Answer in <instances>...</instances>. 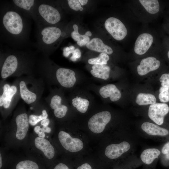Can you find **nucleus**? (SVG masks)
<instances>
[{
  "mask_svg": "<svg viewBox=\"0 0 169 169\" xmlns=\"http://www.w3.org/2000/svg\"><path fill=\"white\" fill-rule=\"evenodd\" d=\"M136 144L135 136L130 129H126L120 138L106 147L104 153L108 163L114 166L134 154Z\"/></svg>",
  "mask_w": 169,
  "mask_h": 169,
  "instance_id": "f257e3e1",
  "label": "nucleus"
},
{
  "mask_svg": "<svg viewBox=\"0 0 169 169\" xmlns=\"http://www.w3.org/2000/svg\"><path fill=\"white\" fill-rule=\"evenodd\" d=\"M142 136L164 142L169 140V128L149 121H144L137 129Z\"/></svg>",
  "mask_w": 169,
  "mask_h": 169,
  "instance_id": "f03ea898",
  "label": "nucleus"
},
{
  "mask_svg": "<svg viewBox=\"0 0 169 169\" xmlns=\"http://www.w3.org/2000/svg\"><path fill=\"white\" fill-rule=\"evenodd\" d=\"M111 118V114L109 111L105 110L97 113L89 119L88 123L89 129L94 133H100L104 131Z\"/></svg>",
  "mask_w": 169,
  "mask_h": 169,
  "instance_id": "7ed1b4c3",
  "label": "nucleus"
},
{
  "mask_svg": "<svg viewBox=\"0 0 169 169\" xmlns=\"http://www.w3.org/2000/svg\"><path fill=\"white\" fill-rule=\"evenodd\" d=\"M3 23L6 30L12 34H19L23 30V26L22 18L15 12H7L3 16Z\"/></svg>",
  "mask_w": 169,
  "mask_h": 169,
  "instance_id": "20e7f679",
  "label": "nucleus"
},
{
  "mask_svg": "<svg viewBox=\"0 0 169 169\" xmlns=\"http://www.w3.org/2000/svg\"><path fill=\"white\" fill-rule=\"evenodd\" d=\"M169 113V106L167 104L156 103L150 105L147 115L152 122L166 127L165 124V118Z\"/></svg>",
  "mask_w": 169,
  "mask_h": 169,
  "instance_id": "39448f33",
  "label": "nucleus"
},
{
  "mask_svg": "<svg viewBox=\"0 0 169 169\" xmlns=\"http://www.w3.org/2000/svg\"><path fill=\"white\" fill-rule=\"evenodd\" d=\"M161 156L160 146L144 149L139 157L143 163V169H155Z\"/></svg>",
  "mask_w": 169,
  "mask_h": 169,
  "instance_id": "423d86ee",
  "label": "nucleus"
},
{
  "mask_svg": "<svg viewBox=\"0 0 169 169\" xmlns=\"http://www.w3.org/2000/svg\"><path fill=\"white\" fill-rule=\"evenodd\" d=\"M105 26L108 33L117 40H122L127 35L126 27L120 20L115 18H108L105 22Z\"/></svg>",
  "mask_w": 169,
  "mask_h": 169,
  "instance_id": "0eeeda50",
  "label": "nucleus"
},
{
  "mask_svg": "<svg viewBox=\"0 0 169 169\" xmlns=\"http://www.w3.org/2000/svg\"><path fill=\"white\" fill-rule=\"evenodd\" d=\"M58 136L59 141L62 146L70 152H79L83 148L84 144L81 139L73 137L69 134L64 131H60Z\"/></svg>",
  "mask_w": 169,
  "mask_h": 169,
  "instance_id": "6e6552de",
  "label": "nucleus"
},
{
  "mask_svg": "<svg viewBox=\"0 0 169 169\" xmlns=\"http://www.w3.org/2000/svg\"><path fill=\"white\" fill-rule=\"evenodd\" d=\"M38 9L41 16L48 23L54 24L58 22L61 19L59 12L51 6L41 4L39 6Z\"/></svg>",
  "mask_w": 169,
  "mask_h": 169,
  "instance_id": "1a4fd4ad",
  "label": "nucleus"
},
{
  "mask_svg": "<svg viewBox=\"0 0 169 169\" xmlns=\"http://www.w3.org/2000/svg\"><path fill=\"white\" fill-rule=\"evenodd\" d=\"M74 72L69 69L60 68L56 72L57 79L62 86L65 88L72 87L76 81Z\"/></svg>",
  "mask_w": 169,
  "mask_h": 169,
  "instance_id": "9d476101",
  "label": "nucleus"
},
{
  "mask_svg": "<svg viewBox=\"0 0 169 169\" xmlns=\"http://www.w3.org/2000/svg\"><path fill=\"white\" fill-rule=\"evenodd\" d=\"M153 40L152 36L148 33L141 34L137 37L135 44L134 50L138 55L145 54L149 49Z\"/></svg>",
  "mask_w": 169,
  "mask_h": 169,
  "instance_id": "9b49d317",
  "label": "nucleus"
},
{
  "mask_svg": "<svg viewBox=\"0 0 169 169\" xmlns=\"http://www.w3.org/2000/svg\"><path fill=\"white\" fill-rule=\"evenodd\" d=\"M160 65V61L153 57H149L143 59L137 67V71L141 76L157 69Z\"/></svg>",
  "mask_w": 169,
  "mask_h": 169,
  "instance_id": "f8f14e48",
  "label": "nucleus"
},
{
  "mask_svg": "<svg viewBox=\"0 0 169 169\" xmlns=\"http://www.w3.org/2000/svg\"><path fill=\"white\" fill-rule=\"evenodd\" d=\"M61 34L60 29L55 27H47L41 31V40L46 45L54 43L60 37Z\"/></svg>",
  "mask_w": 169,
  "mask_h": 169,
  "instance_id": "ddd939ff",
  "label": "nucleus"
},
{
  "mask_svg": "<svg viewBox=\"0 0 169 169\" xmlns=\"http://www.w3.org/2000/svg\"><path fill=\"white\" fill-rule=\"evenodd\" d=\"M17 131L16 138L19 140L23 139L25 137L29 127V121L26 113H22L18 115L15 119Z\"/></svg>",
  "mask_w": 169,
  "mask_h": 169,
  "instance_id": "4468645a",
  "label": "nucleus"
},
{
  "mask_svg": "<svg viewBox=\"0 0 169 169\" xmlns=\"http://www.w3.org/2000/svg\"><path fill=\"white\" fill-rule=\"evenodd\" d=\"M18 61L16 57L13 55L8 56L5 60L1 71L2 78H6L13 74L16 70Z\"/></svg>",
  "mask_w": 169,
  "mask_h": 169,
  "instance_id": "2eb2a0df",
  "label": "nucleus"
},
{
  "mask_svg": "<svg viewBox=\"0 0 169 169\" xmlns=\"http://www.w3.org/2000/svg\"><path fill=\"white\" fill-rule=\"evenodd\" d=\"M99 93L102 97H110V100L113 102L119 100L121 97L120 91L113 84H108L101 87L100 89Z\"/></svg>",
  "mask_w": 169,
  "mask_h": 169,
  "instance_id": "dca6fc26",
  "label": "nucleus"
},
{
  "mask_svg": "<svg viewBox=\"0 0 169 169\" xmlns=\"http://www.w3.org/2000/svg\"><path fill=\"white\" fill-rule=\"evenodd\" d=\"M34 144L36 148L41 151L48 159H51L54 157V148L48 140L44 138L37 137L35 139Z\"/></svg>",
  "mask_w": 169,
  "mask_h": 169,
  "instance_id": "f3484780",
  "label": "nucleus"
},
{
  "mask_svg": "<svg viewBox=\"0 0 169 169\" xmlns=\"http://www.w3.org/2000/svg\"><path fill=\"white\" fill-rule=\"evenodd\" d=\"M142 165L139 158L133 154L113 166V169H136Z\"/></svg>",
  "mask_w": 169,
  "mask_h": 169,
  "instance_id": "a211bd4d",
  "label": "nucleus"
},
{
  "mask_svg": "<svg viewBox=\"0 0 169 169\" xmlns=\"http://www.w3.org/2000/svg\"><path fill=\"white\" fill-rule=\"evenodd\" d=\"M86 46L91 50L107 54H111L113 52L111 47L105 44L103 41L98 38H93L87 44Z\"/></svg>",
  "mask_w": 169,
  "mask_h": 169,
  "instance_id": "6ab92c4d",
  "label": "nucleus"
},
{
  "mask_svg": "<svg viewBox=\"0 0 169 169\" xmlns=\"http://www.w3.org/2000/svg\"><path fill=\"white\" fill-rule=\"evenodd\" d=\"M61 100L60 96L55 95L52 98L50 104L51 108L54 110L55 116L58 118L64 117L68 110L67 106L61 104Z\"/></svg>",
  "mask_w": 169,
  "mask_h": 169,
  "instance_id": "aec40b11",
  "label": "nucleus"
},
{
  "mask_svg": "<svg viewBox=\"0 0 169 169\" xmlns=\"http://www.w3.org/2000/svg\"><path fill=\"white\" fill-rule=\"evenodd\" d=\"M90 71L91 74L94 77L107 80L110 76V68L106 65H93Z\"/></svg>",
  "mask_w": 169,
  "mask_h": 169,
  "instance_id": "412c9836",
  "label": "nucleus"
},
{
  "mask_svg": "<svg viewBox=\"0 0 169 169\" xmlns=\"http://www.w3.org/2000/svg\"><path fill=\"white\" fill-rule=\"evenodd\" d=\"M19 87L21 97L26 103L30 104L36 100V95L28 90L24 81L20 82Z\"/></svg>",
  "mask_w": 169,
  "mask_h": 169,
  "instance_id": "4be33fe9",
  "label": "nucleus"
},
{
  "mask_svg": "<svg viewBox=\"0 0 169 169\" xmlns=\"http://www.w3.org/2000/svg\"><path fill=\"white\" fill-rule=\"evenodd\" d=\"M156 100L152 94L141 93L137 95L136 102L139 105H146L156 103Z\"/></svg>",
  "mask_w": 169,
  "mask_h": 169,
  "instance_id": "5701e85b",
  "label": "nucleus"
},
{
  "mask_svg": "<svg viewBox=\"0 0 169 169\" xmlns=\"http://www.w3.org/2000/svg\"><path fill=\"white\" fill-rule=\"evenodd\" d=\"M139 2L149 13L154 14L160 10L159 3L157 0H140Z\"/></svg>",
  "mask_w": 169,
  "mask_h": 169,
  "instance_id": "b1692460",
  "label": "nucleus"
},
{
  "mask_svg": "<svg viewBox=\"0 0 169 169\" xmlns=\"http://www.w3.org/2000/svg\"><path fill=\"white\" fill-rule=\"evenodd\" d=\"M74 31L71 33V36L73 39L77 41V44L80 47L86 45L90 41L89 37L85 35H81L78 32V27L76 24L73 25Z\"/></svg>",
  "mask_w": 169,
  "mask_h": 169,
  "instance_id": "393cba45",
  "label": "nucleus"
},
{
  "mask_svg": "<svg viewBox=\"0 0 169 169\" xmlns=\"http://www.w3.org/2000/svg\"><path fill=\"white\" fill-rule=\"evenodd\" d=\"M72 104L79 111L84 113L87 110L89 102L86 99L77 96L72 99Z\"/></svg>",
  "mask_w": 169,
  "mask_h": 169,
  "instance_id": "a878e982",
  "label": "nucleus"
},
{
  "mask_svg": "<svg viewBox=\"0 0 169 169\" xmlns=\"http://www.w3.org/2000/svg\"><path fill=\"white\" fill-rule=\"evenodd\" d=\"M161 156L160 159L161 162L165 166H169V140L163 143L160 146Z\"/></svg>",
  "mask_w": 169,
  "mask_h": 169,
  "instance_id": "bb28decb",
  "label": "nucleus"
},
{
  "mask_svg": "<svg viewBox=\"0 0 169 169\" xmlns=\"http://www.w3.org/2000/svg\"><path fill=\"white\" fill-rule=\"evenodd\" d=\"M109 59L107 54L101 53L97 57L89 59L88 62L89 64L93 65H106Z\"/></svg>",
  "mask_w": 169,
  "mask_h": 169,
  "instance_id": "cd10ccee",
  "label": "nucleus"
},
{
  "mask_svg": "<svg viewBox=\"0 0 169 169\" xmlns=\"http://www.w3.org/2000/svg\"><path fill=\"white\" fill-rule=\"evenodd\" d=\"M16 169H39V167L36 162L26 160L18 162L16 166Z\"/></svg>",
  "mask_w": 169,
  "mask_h": 169,
  "instance_id": "c85d7f7f",
  "label": "nucleus"
},
{
  "mask_svg": "<svg viewBox=\"0 0 169 169\" xmlns=\"http://www.w3.org/2000/svg\"><path fill=\"white\" fill-rule=\"evenodd\" d=\"M14 3L18 7L26 10H30L34 3L33 0H14Z\"/></svg>",
  "mask_w": 169,
  "mask_h": 169,
  "instance_id": "c756f323",
  "label": "nucleus"
},
{
  "mask_svg": "<svg viewBox=\"0 0 169 169\" xmlns=\"http://www.w3.org/2000/svg\"><path fill=\"white\" fill-rule=\"evenodd\" d=\"M48 116V115L45 110H43L42 111V114L39 116L31 115L29 117V123L32 125H35L40 121L47 118Z\"/></svg>",
  "mask_w": 169,
  "mask_h": 169,
  "instance_id": "7c9ffc66",
  "label": "nucleus"
},
{
  "mask_svg": "<svg viewBox=\"0 0 169 169\" xmlns=\"http://www.w3.org/2000/svg\"><path fill=\"white\" fill-rule=\"evenodd\" d=\"M159 91V98L160 101L163 103L169 101V88L161 86Z\"/></svg>",
  "mask_w": 169,
  "mask_h": 169,
  "instance_id": "2f4dec72",
  "label": "nucleus"
},
{
  "mask_svg": "<svg viewBox=\"0 0 169 169\" xmlns=\"http://www.w3.org/2000/svg\"><path fill=\"white\" fill-rule=\"evenodd\" d=\"M17 91V89L15 86L12 85L10 87L9 92L4 101L3 105L4 108H8L9 107L12 98L16 93Z\"/></svg>",
  "mask_w": 169,
  "mask_h": 169,
  "instance_id": "473e14b6",
  "label": "nucleus"
},
{
  "mask_svg": "<svg viewBox=\"0 0 169 169\" xmlns=\"http://www.w3.org/2000/svg\"><path fill=\"white\" fill-rule=\"evenodd\" d=\"M10 87L8 84H5L3 87V93L0 97V106L3 105L4 101L9 92Z\"/></svg>",
  "mask_w": 169,
  "mask_h": 169,
  "instance_id": "72a5a7b5",
  "label": "nucleus"
},
{
  "mask_svg": "<svg viewBox=\"0 0 169 169\" xmlns=\"http://www.w3.org/2000/svg\"><path fill=\"white\" fill-rule=\"evenodd\" d=\"M162 86L169 88V74H162L159 79Z\"/></svg>",
  "mask_w": 169,
  "mask_h": 169,
  "instance_id": "f704fd0d",
  "label": "nucleus"
},
{
  "mask_svg": "<svg viewBox=\"0 0 169 169\" xmlns=\"http://www.w3.org/2000/svg\"><path fill=\"white\" fill-rule=\"evenodd\" d=\"M69 7L75 11H78L81 7V4L78 0H68L67 1Z\"/></svg>",
  "mask_w": 169,
  "mask_h": 169,
  "instance_id": "c9c22d12",
  "label": "nucleus"
},
{
  "mask_svg": "<svg viewBox=\"0 0 169 169\" xmlns=\"http://www.w3.org/2000/svg\"><path fill=\"white\" fill-rule=\"evenodd\" d=\"M72 55L70 57V59L73 61H76L77 59L80 58L81 56V52L78 49H75L72 53Z\"/></svg>",
  "mask_w": 169,
  "mask_h": 169,
  "instance_id": "e433bc0d",
  "label": "nucleus"
},
{
  "mask_svg": "<svg viewBox=\"0 0 169 169\" xmlns=\"http://www.w3.org/2000/svg\"><path fill=\"white\" fill-rule=\"evenodd\" d=\"M34 130V132L38 134L39 137L41 138H44L45 136L44 132L42 128H41L39 126H35Z\"/></svg>",
  "mask_w": 169,
  "mask_h": 169,
  "instance_id": "4c0bfd02",
  "label": "nucleus"
},
{
  "mask_svg": "<svg viewBox=\"0 0 169 169\" xmlns=\"http://www.w3.org/2000/svg\"><path fill=\"white\" fill-rule=\"evenodd\" d=\"M75 50V48L73 46L65 48L63 50L64 55L65 57H68L71 53H72Z\"/></svg>",
  "mask_w": 169,
  "mask_h": 169,
  "instance_id": "58836bf2",
  "label": "nucleus"
},
{
  "mask_svg": "<svg viewBox=\"0 0 169 169\" xmlns=\"http://www.w3.org/2000/svg\"><path fill=\"white\" fill-rule=\"evenodd\" d=\"M76 169H93L90 164L88 162H84L79 165Z\"/></svg>",
  "mask_w": 169,
  "mask_h": 169,
  "instance_id": "ea45409f",
  "label": "nucleus"
},
{
  "mask_svg": "<svg viewBox=\"0 0 169 169\" xmlns=\"http://www.w3.org/2000/svg\"><path fill=\"white\" fill-rule=\"evenodd\" d=\"M54 169H69V168L66 164L63 163H60L56 165Z\"/></svg>",
  "mask_w": 169,
  "mask_h": 169,
  "instance_id": "a19ab883",
  "label": "nucleus"
},
{
  "mask_svg": "<svg viewBox=\"0 0 169 169\" xmlns=\"http://www.w3.org/2000/svg\"><path fill=\"white\" fill-rule=\"evenodd\" d=\"M49 123V120L46 118L42 120L41 122V124L44 127H47Z\"/></svg>",
  "mask_w": 169,
  "mask_h": 169,
  "instance_id": "79ce46f5",
  "label": "nucleus"
},
{
  "mask_svg": "<svg viewBox=\"0 0 169 169\" xmlns=\"http://www.w3.org/2000/svg\"><path fill=\"white\" fill-rule=\"evenodd\" d=\"M43 127L44 129L45 132L49 133L51 132V129L50 127H48V126L47 127L43 126Z\"/></svg>",
  "mask_w": 169,
  "mask_h": 169,
  "instance_id": "37998d69",
  "label": "nucleus"
},
{
  "mask_svg": "<svg viewBox=\"0 0 169 169\" xmlns=\"http://www.w3.org/2000/svg\"><path fill=\"white\" fill-rule=\"evenodd\" d=\"M80 4L82 5H84L86 4L88 1L87 0H79Z\"/></svg>",
  "mask_w": 169,
  "mask_h": 169,
  "instance_id": "c03bdc74",
  "label": "nucleus"
},
{
  "mask_svg": "<svg viewBox=\"0 0 169 169\" xmlns=\"http://www.w3.org/2000/svg\"><path fill=\"white\" fill-rule=\"evenodd\" d=\"M84 34L85 35H86L88 36V37L89 36H91L92 35L91 33L89 31H87Z\"/></svg>",
  "mask_w": 169,
  "mask_h": 169,
  "instance_id": "a18cd8bd",
  "label": "nucleus"
},
{
  "mask_svg": "<svg viewBox=\"0 0 169 169\" xmlns=\"http://www.w3.org/2000/svg\"><path fill=\"white\" fill-rule=\"evenodd\" d=\"M2 166V160L1 154H0V168H1Z\"/></svg>",
  "mask_w": 169,
  "mask_h": 169,
  "instance_id": "49530a36",
  "label": "nucleus"
},
{
  "mask_svg": "<svg viewBox=\"0 0 169 169\" xmlns=\"http://www.w3.org/2000/svg\"><path fill=\"white\" fill-rule=\"evenodd\" d=\"M83 10V8L82 7H81L79 9V10L80 11H82Z\"/></svg>",
  "mask_w": 169,
  "mask_h": 169,
  "instance_id": "de8ad7c7",
  "label": "nucleus"
},
{
  "mask_svg": "<svg viewBox=\"0 0 169 169\" xmlns=\"http://www.w3.org/2000/svg\"><path fill=\"white\" fill-rule=\"evenodd\" d=\"M167 56H168V57L169 59V51H168V53H167Z\"/></svg>",
  "mask_w": 169,
  "mask_h": 169,
  "instance_id": "09e8293b",
  "label": "nucleus"
},
{
  "mask_svg": "<svg viewBox=\"0 0 169 169\" xmlns=\"http://www.w3.org/2000/svg\"><path fill=\"white\" fill-rule=\"evenodd\" d=\"M30 109H33V108H32V107H31V108H30Z\"/></svg>",
  "mask_w": 169,
  "mask_h": 169,
  "instance_id": "8fccbe9b",
  "label": "nucleus"
},
{
  "mask_svg": "<svg viewBox=\"0 0 169 169\" xmlns=\"http://www.w3.org/2000/svg\"></svg>",
  "mask_w": 169,
  "mask_h": 169,
  "instance_id": "3c124183",
  "label": "nucleus"
}]
</instances>
